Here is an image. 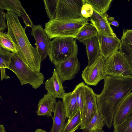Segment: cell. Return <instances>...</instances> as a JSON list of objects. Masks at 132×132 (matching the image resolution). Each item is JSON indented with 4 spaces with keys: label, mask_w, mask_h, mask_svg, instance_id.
<instances>
[{
    "label": "cell",
    "mask_w": 132,
    "mask_h": 132,
    "mask_svg": "<svg viewBox=\"0 0 132 132\" xmlns=\"http://www.w3.org/2000/svg\"><path fill=\"white\" fill-rule=\"evenodd\" d=\"M0 46L13 53H16L18 51L16 45L6 32L0 31Z\"/></svg>",
    "instance_id": "cell-27"
},
{
    "label": "cell",
    "mask_w": 132,
    "mask_h": 132,
    "mask_svg": "<svg viewBox=\"0 0 132 132\" xmlns=\"http://www.w3.org/2000/svg\"><path fill=\"white\" fill-rule=\"evenodd\" d=\"M108 19L110 25H112L114 26L118 27L119 26L118 22L115 20L113 17H108Z\"/></svg>",
    "instance_id": "cell-33"
},
{
    "label": "cell",
    "mask_w": 132,
    "mask_h": 132,
    "mask_svg": "<svg viewBox=\"0 0 132 132\" xmlns=\"http://www.w3.org/2000/svg\"><path fill=\"white\" fill-rule=\"evenodd\" d=\"M88 19L50 20L45 24V31L50 39L56 37L76 38L81 29L88 23Z\"/></svg>",
    "instance_id": "cell-4"
},
{
    "label": "cell",
    "mask_w": 132,
    "mask_h": 132,
    "mask_svg": "<svg viewBox=\"0 0 132 132\" xmlns=\"http://www.w3.org/2000/svg\"><path fill=\"white\" fill-rule=\"evenodd\" d=\"M104 70L106 75L132 79V67L119 51L113 54L105 60Z\"/></svg>",
    "instance_id": "cell-7"
},
{
    "label": "cell",
    "mask_w": 132,
    "mask_h": 132,
    "mask_svg": "<svg viewBox=\"0 0 132 132\" xmlns=\"http://www.w3.org/2000/svg\"><path fill=\"white\" fill-rule=\"evenodd\" d=\"M62 102L66 118H71L78 110L75 96L72 92L65 93Z\"/></svg>",
    "instance_id": "cell-20"
},
{
    "label": "cell",
    "mask_w": 132,
    "mask_h": 132,
    "mask_svg": "<svg viewBox=\"0 0 132 132\" xmlns=\"http://www.w3.org/2000/svg\"><path fill=\"white\" fill-rule=\"evenodd\" d=\"M31 28V35L36 41L35 45L42 61L48 55L51 40L42 25H34Z\"/></svg>",
    "instance_id": "cell-10"
},
{
    "label": "cell",
    "mask_w": 132,
    "mask_h": 132,
    "mask_svg": "<svg viewBox=\"0 0 132 132\" xmlns=\"http://www.w3.org/2000/svg\"><path fill=\"white\" fill-rule=\"evenodd\" d=\"M0 132H6L4 126L3 125H0Z\"/></svg>",
    "instance_id": "cell-34"
},
{
    "label": "cell",
    "mask_w": 132,
    "mask_h": 132,
    "mask_svg": "<svg viewBox=\"0 0 132 132\" xmlns=\"http://www.w3.org/2000/svg\"><path fill=\"white\" fill-rule=\"evenodd\" d=\"M98 35L95 28L91 23H88L84 25L81 29L76 38L81 43L85 40L97 36Z\"/></svg>",
    "instance_id": "cell-22"
},
{
    "label": "cell",
    "mask_w": 132,
    "mask_h": 132,
    "mask_svg": "<svg viewBox=\"0 0 132 132\" xmlns=\"http://www.w3.org/2000/svg\"><path fill=\"white\" fill-rule=\"evenodd\" d=\"M81 43L86 46V50L88 59V66H89L94 62L100 55L98 35L85 40Z\"/></svg>",
    "instance_id": "cell-19"
},
{
    "label": "cell",
    "mask_w": 132,
    "mask_h": 132,
    "mask_svg": "<svg viewBox=\"0 0 132 132\" xmlns=\"http://www.w3.org/2000/svg\"><path fill=\"white\" fill-rule=\"evenodd\" d=\"M62 82L56 70H53L52 76L45 82V88L47 93L55 98L64 97L65 93L62 85Z\"/></svg>",
    "instance_id": "cell-15"
},
{
    "label": "cell",
    "mask_w": 132,
    "mask_h": 132,
    "mask_svg": "<svg viewBox=\"0 0 132 132\" xmlns=\"http://www.w3.org/2000/svg\"><path fill=\"white\" fill-rule=\"evenodd\" d=\"M19 16L11 11H7L6 19L7 32L16 46V53L21 59L32 69L40 72L42 62L37 49L30 43L25 28L22 26Z\"/></svg>",
    "instance_id": "cell-2"
},
{
    "label": "cell",
    "mask_w": 132,
    "mask_h": 132,
    "mask_svg": "<svg viewBox=\"0 0 132 132\" xmlns=\"http://www.w3.org/2000/svg\"><path fill=\"white\" fill-rule=\"evenodd\" d=\"M70 37L55 38L51 41L48 56L54 65L77 57L78 48L76 39Z\"/></svg>",
    "instance_id": "cell-5"
},
{
    "label": "cell",
    "mask_w": 132,
    "mask_h": 132,
    "mask_svg": "<svg viewBox=\"0 0 132 132\" xmlns=\"http://www.w3.org/2000/svg\"><path fill=\"white\" fill-rule=\"evenodd\" d=\"M108 17L106 13L100 14L94 10L90 21L96 29L98 34L104 36H116L109 23Z\"/></svg>",
    "instance_id": "cell-14"
},
{
    "label": "cell",
    "mask_w": 132,
    "mask_h": 132,
    "mask_svg": "<svg viewBox=\"0 0 132 132\" xmlns=\"http://www.w3.org/2000/svg\"><path fill=\"white\" fill-rule=\"evenodd\" d=\"M53 113V125L50 132H62L67 118L62 102H57Z\"/></svg>",
    "instance_id": "cell-18"
},
{
    "label": "cell",
    "mask_w": 132,
    "mask_h": 132,
    "mask_svg": "<svg viewBox=\"0 0 132 132\" xmlns=\"http://www.w3.org/2000/svg\"><path fill=\"white\" fill-rule=\"evenodd\" d=\"M90 4L94 10L100 14L106 13L109 9L112 0H85Z\"/></svg>",
    "instance_id": "cell-25"
},
{
    "label": "cell",
    "mask_w": 132,
    "mask_h": 132,
    "mask_svg": "<svg viewBox=\"0 0 132 132\" xmlns=\"http://www.w3.org/2000/svg\"><path fill=\"white\" fill-rule=\"evenodd\" d=\"M93 11L92 6L85 1L81 9V13L82 16L87 19L90 18L93 15Z\"/></svg>",
    "instance_id": "cell-31"
},
{
    "label": "cell",
    "mask_w": 132,
    "mask_h": 132,
    "mask_svg": "<svg viewBox=\"0 0 132 132\" xmlns=\"http://www.w3.org/2000/svg\"><path fill=\"white\" fill-rule=\"evenodd\" d=\"M0 8L11 11L23 19L26 27L32 28L34 25L28 14L18 0H0Z\"/></svg>",
    "instance_id": "cell-13"
},
{
    "label": "cell",
    "mask_w": 132,
    "mask_h": 132,
    "mask_svg": "<svg viewBox=\"0 0 132 132\" xmlns=\"http://www.w3.org/2000/svg\"><path fill=\"white\" fill-rule=\"evenodd\" d=\"M30 132H47L45 130L41 129H38L35 131L34 132L31 131Z\"/></svg>",
    "instance_id": "cell-35"
},
{
    "label": "cell",
    "mask_w": 132,
    "mask_h": 132,
    "mask_svg": "<svg viewBox=\"0 0 132 132\" xmlns=\"http://www.w3.org/2000/svg\"><path fill=\"white\" fill-rule=\"evenodd\" d=\"M105 60L104 57L100 55L93 64L86 67L82 71L81 76L86 84L96 86L104 79L106 76L104 70Z\"/></svg>",
    "instance_id": "cell-8"
},
{
    "label": "cell",
    "mask_w": 132,
    "mask_h": 132,
    "mask_svg": "<svg viewBox=\"0 0 132 132\" xmlns=\"http://www.w3.org/2000/svg\"><path fill=\"white\" fill-rule=\"evenodd\" d=\"M54 65L62 82L73 79L80 68V63L77 57L69 59Z\"/></svg>",
    "instance_id": "cell-11"
},
{
    "label": "cell",
    "mask_w": 132,
    "mask_h": 132,
    "mask_svg": "<svg viewBox=\"0 0 132 132\" xmlns=\"http://www.w3.org/2000/svg\"><path fill=\"white\" fill-rule=\"evenodd\" d=\"M121 40V42L132 48V29H123Z\"/></svg>",
    "instance_id": "cell-30"
},
{
    "label": "cell",
    "mask_w": 132,
    "mask_h": 132,
    "mask_svg": "<svg viewBox=\"0 0 132 132\" xmlns=\"http://www.w3.org/2000/svg\"><path fill=\"white\" fill-rule=\"evenodd\" d=\"M82 123L80 112L78 110L75 114L72 117L68 119L65 123L64 129L62 132H75Z\"/></svg>",
    "instance_id": "cell-23"
},
{
    "label": "cell",
    "mask_w": 132,
    "mask_h": 132,
    "mask_svg": "<svg viewBox=\"0 0 132 132\" xmlns=\"http://www.w3.org/2000/svg\"><path fill=\"white\" fill-rule=\"evenodd\" d=\"M105 125L104 121L98 112H96L82 132H93L102 128Z\"/></svg>",
    "instance_id": "cell-24"
},
{
    "label": "cell",
    "mask_w": 132,
    "mask_h": 132,
    "mask_svg": "<svg viewBox=\"0 0 132 132\" xmlns=\"http://www.w3.org/2000/svg\"><path fill=\"white\" fill-rule=\"evenodd\" d=\"M119 51L124 55L132 67V48L121 42Z\"/></svg>",
    "instance_id": "cell-29"
},
{
    "label": "cell",
    "mask_w": 132,
    "mask_h": 132,
    "mask_svg": "<svg viewBox=\"0 0 132 132\" xmlns=\"http://www.w3.org/2000/svg\"><path fill=\"white\" fill-rule=\"evenodd\" d=\"M9 69L16 75L22 85L29 84L36 89L44 84L42 73L35 71L24 62L17 53H13Z\"/></svg>",
    "instance_id": "cell-6"
},
{
    "label": "cell",
    "mask_w": 132,
    "mask_h": 132,
    "mask_svg": "<svg viewBox=\"0 0 132 132\" xmlns=\"http://www.w3.org/2000/svg\"><path fill=\"white\" fill-rule=\"evenodd\" d=\"M132 112V92L121 102L114 115L113 125L120 124L123 122Z\"/></svg>",
    "instance_id": "cell-16"
},
{
    "label": "cell",
    "mask_w": 132,
    "mask_h": 132,
    "mask_svg": "<svg viewBox=\"0 0 132 132\" xmlns=\"http://www.w3.org/2000/svg\"><path fill=\"white\" fill-rule=\"evenodd\" d=\"M101 93L96 94L98 111L110 129L114 115L122 101L132 91V79L106 75Z\"/></svg>",
    "instance_id": "cell-1"
},
{
    "label": "cell",
    "mask_w": 132,
    "mask_h": 132,
    "mask_svg": "<svg viewBox=\"0 0 132 132\" xmlns=\"http://www.w3.org/2000/svg\"><path fill=\"white\" fill-rule=\"evenodd\" d=\"M85 84L83 82L77 85L72 91L74 93L77 101L78 109L82 115L84 103V88Z\"/></svg>",
    "instance_id": "cell-26"
},
{
    "label": "cell",
    "mask_w": 132,
    "mask_h": 132,
    "mask_svg": "<svg viewBox=\"0 0 132 132\" xmlns=\"http://www.w3.org/2000/svg\"><path fill=\"white\" fill-rule=\"evenodd\" d=\"M113 125V132H132V112L121 123Z\"/></svg>",
    "instance_id": "cell-28"
},
{
    "label": "cell",
    "mask_w": 132,
    "mask_h": 132,
    "mask_svg": "<svg viewBox=\"0 0 132 132\" xmlns=\"http://www.w3.org/2000/svg\"><path fill=\"white\" fill-rule=\"evenodd\" d=\"M100 55L106 60L109 56L119 49L121 42L116 36H104L98 35Z\"/></svg>",
    "instance_id": "cell-12"
},
{
    "label": "cell",
    "mask_w": 132,
    "mask_h": 132,
    "mask_svg": "<svg viewBox=\"0 0 132 132\" xmlns=\"http://www.w3.org/2000/svg\"><path fill=\"white\" fill-rule=\"evenodd\" d=\"M13 53L0 46V68L1 80L8 79L10 77L7 75L5 68L8 69L11 61Z\"/></svg>",
    "instance_id": "cell-21"
},
{
    "label": "cell",
    "mask_w": 132,
    "mask_h": 132,
    "mask_svg": "<svg viewBox=\"0 0 132 132\" xmlns=\"http://www.w3.org/2000/svg\"><path fill=\"white\" fill-rule=\"evenodd\" d=\"M96 95L93 89L86 85L84 88V103L82 123L80 129L83 130L87 126L95 114L98 112Z\"/></svg>",
    "instance_id": "cell-9"
},
{
    "label": "cell",
    "mask_w": 132,
    "mask_h": 132,
    "mask_svg": "<svg viewBox=\"0 0 132 132\" xmlns=\"http://www.w3.org/2000/svg\"><path fill=\"white\" fill-rule=\"evenodd\" d=\"M93 132H105L102 129H98Z\"/></svg>",
    "instance_id": "cell-36"
},
{
    "label": "cell",
    "mask_w": 132,
    "mask_h": 132,
    "mask_svg": "<svg viewBox=\"0 0 132 132\" xmlns=\"http://www.w3.org/2000/svg\"><path fill=\"white\" fill-rule=\"evenodd\" d=\"M85 0H45V8L50 20H69L82 17L81 11Z\"/></svg>",
    "instance_id": "cell-3"
},
{
    "label": "cell",
    "mask_w": 132,
    "mask_h": 132,
    "mask_svg": "<svg viewBox=\"0 0 132 132\" xmlns=\"http://www.w3.org/2000/svg\"><path fill=\"white\" fill-rule=\"evenodd\" d=\"M4 10L0 8V31L2 32H4L7 27L5 21L6 13Z\"/></svg>",
    "instance_id": "cell-32"
},
{
    "label": "cell",
    "mask_w": 132,
    "mask_h": 132,
    "mask_svg": "<svg viewBox=\"0 0 132 132\" xmlns=\"http://www.w3.org/2000/svg\"><path fill=\"white\" fill-rule=\"evenodd\" d=\"M57 102L56 98L47 93L39 101L37 106V115L46 116L53 117L52 113L54 112Z\"/></svg>",
    "instance_id": "cell-17"
}]
</instances>
